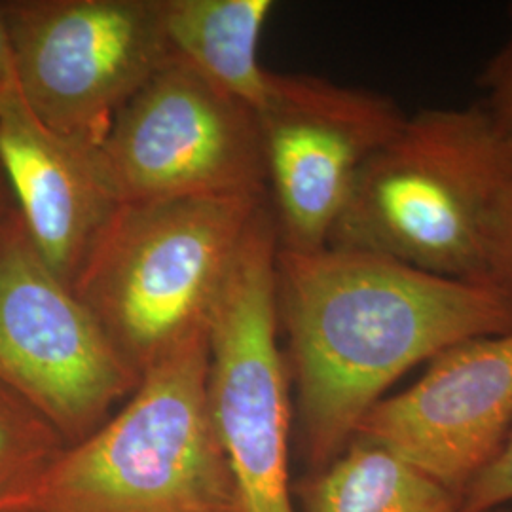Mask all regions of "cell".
Segmentation results:
<instances>
[{
    "mask_svg": "<svg viewBox=\"0 0 512 512\" xmlns=\"http://www.w3.org/2000/svg\"><path fill=\"white\" fill-rule=\"evenodd\" d=\"M18 88L48 128L101 145L171 57L162 0H8Z\"/></svg>",
    "mask_w": 512,
    "mask_h": 512,
    "instance_id": "52a82bcc",
    "label": "cell"
},
{
    "mask_svg": "<svg viewBox=\"0 0 512 512\" xmlns=\"http://www.w3.org/2000/svg\"><path fill=\"white\" fill-rule=\"evenodd\" d=\"M463 503L471 511H495L512 501V431L463 490Z\"/></svg>",
    "mask_w": 512,
    "mask_h": 512,
    "instance_id": "2e32d148",
    "label": "cell"
},
{
    "mask_svg": "<svg viewBox=\"0 0 512 512\" xmlns=\"http://www.w3.org/2000/svg\"><path fill=\"white\" fill-rule=\"evenodd\" d=\"M509 35L478 78L484 92L480 107L490 114L495 126L512 141V6L509 8Z\"/></svg>",
    "mask_w": 512,
    "mask_h": 512,
    "instance_id": "9a60e30c",
    "label": "cell"
},
{
    "mask_svg": "<svg viewBox=\"0 0 512 512\" xmlns=\"http://www.w3.org/2000/svg\"><path fill=\"white\" fill-rule=\"evenodd\" d=\"M16 88H18V74H16L14 50H12V40L0 8V110L4 107L6 99L10 97V93Z\"/></svg>",
    "mask_w": 512,
    "mask_h": 512,
    "instance_id": "ac0fdd59",
    "label": "cell"
},
{
    "mask_svg": "<svg viewBox=\"0 0 512 512\" xmlns=\"http://www.w3.org/2000/svg\"><path fill=\"white\" fill-rule=\"evenodd\" d=\"M101 152L122 205L270 196L255 110L179 55L114 116Z\"/></svg>",
    "mask_w": 512,
    "mask_h": 512,
    "instance_id": "ba28073f",
    "label": "cell"
},
{
    "mask_svg": "<svg viewBox=\"0 0 512 512\" xmlns=\"http://www.w3.org/2000/svg\"><path fill=\"white\" fill-rule=\"evenodd\" d=\"M486 283L497 289L512 304V188L505 196V202L501 205L495 222L488 253Z\"/></svg>",
    "mask_w": 512,
    "mask_h": 512,
    "instance_id": "e0dca14e",
    "label": "cell"
},
{
    "mask_svg": "<svg viewBox=\"0 0 512 512\" xmlns=\"http://www.w3.org/2000/svg\"><path fill=\"white\" fill-rule=\"evenodd\" d=\"M270 196L124 203L74 281L139 374L207 317Z\"/></svg>",
    "mask_w": 512,
    "mask_h": 512,
    "instance_id": "277c9868",
    "label": "cell"
},
{
    "mask_svg": "<svg viewBox=\"0 0 512 512\" xmlns=\"http://www.w3.org/2000/svg\"><path fill=\"white\" fill-rule=\"evenodd\" d=\"M0 173L38 253L73 287L122 207L101 145L42 124L16 88L0 110Z\"/></svg>",
    "mask_w": 512,
    "mask_h": 512,
    "instance_id": "8fae6325",
    "label": "cell"
},
{
    "mask_svg": "<svg viewBox=\"0 0 512 512\" xmlns=\"http://www.w3.org/2000/svg\"><path fill=\"white\" fill-rule=\"evenodd\" d=\"M67 442L33 406L0 384V512H33Z\"/></svg>",
    "mask_w": 512,
    "mask_h": 512,
    "instance_id": "5bb4252c",
    "label": "cell"
},
{
    "mask_svg": "<svg viewBox=\"0 0 512 512\" xmlns=\"http://www.w3.org/2000/svg\"><path fill=\"white\" fill-rule=\"evenodd\" d=\"M207 372L205 325L165 349L114 416L61 452L33 512H241Z\"/></svg>",
    "mask_w": 512,
    "mask_h": 512,
    "instance_id": "3957f363",
    "label": "cell"
},
{
    "mask_svg": "<svg viewBox=\"0 0 512 512\" xmlns=\"http://www.w3.org/2000/svg\"><path fill=\"white\" fill-rule=\"evenodd\" d=\"M277 311L315 473L348 448L410 368L465 340L512 330V304L492 285L329 245L277 251Z\"/></svg>",
    "mask_w": 512,
    "mask_h": 512,
    "instance_id": "6da1fadb",
    "label": "cell"
},
{
    "mask_svg": "<svg viewBox=\"0 0 512 512\" xmlns=\"http://www.w3.org/2000/svg\"><path fill=\"white\" fill-rule=\"evenodd\" d=\"M511 188L512 141L486 110L421 109L359 171L329 247L488 285L492 234Z\"/></svg>",
    "mask_w": 512,
    "mask_h": 512,
    "instance_id": "7a4b0ae2",
    "label": "cell"
},
{
    "mask_svg": "<svg viewBox=\"0 0 512 512\" xmlns=\"http://www.w3.org/2000/svg\"><path fill=\"white\" fill-rule=\"evenodd\" d=\"M12 207H14L12 194H10L8 186L4 183V177H2V173H0V219H2Z\"/></svg>",
    "mask_w": 512,
    "mask_h": 512,
    "instance_id": "d6986e66",
    "label": "cell"
},
{
    "mask_svg": "<svg viewBox=\"0 0 512 512\" xmlns=\"http://www.w3.org/2000/svg\"><path fill=\"white\" fill-rule=\"evenodd\" d=\"M279 239L270 202L256 215L207 317V399L241 512H294L291 399L279 349Z\"/></svg>",
    "mask_w": 512,
    "mask_h": 512,
    "instance_id": "5b68a950",
    "label": "cell"
},
{
    "mask_svg": "<svg viewBox=\"0 0 512 512\" xmlns=\"http://www.w3.org/2000/svg\"><path fill=\"white\" fill-rule=\"evenodd\" d=\"M306 512L471 511L450 486L384 446L353 439L348 448L302 486Z\"/></svg>",
    "mask_w": 512,
    "mask_h": 512,
    "instance_id": "4fadbf2b",
    "label": "cell"
},
{
    "mask_svg": "<svg viewBox=\"0 0 512 512\" xmlns=\"http://www.w3.org/2000/svg\"><path fill=\"white\" fill-rule=\"evenodd\" d=\"M272 12V0H162L171 52L255 114L270 86L258 42Z\"/></svg>",
    "mask_w": 512,
    "mask_h": 512,
    "instance_id": "7c38bea8",
    "label": "cell"
},
{
    "mask_svg": "<svg viewBox=\"0 0 512 512\" xmlns=\"http://www.w3.org/2000/svg\"><path fill=\"white\" fill-rule=\"evenodd\" d=\"M511 431L509 330L444 349L418 382L376 404L353 439L384 446L463 494Z\"/></svg>",
    "mask_w": 512,
    "mask_h": 512,
    "instance_id": "30bf717a",
    "label": "cell"
},
{
    "mask_svg": "<svg viewBox=\"0 0 512 512\" xmlns=\"http://www.w3.org/2000/svg\"><path fill=\"white\" fill-rule=\"evenodd\" d=\"M256 118L279 249L317 251L329 245L359 171L406 112L384 93L272 71Z\"/></svg>",
    "mask_w": 512,
    "mask_h": 512,
    "instance_id": "9c48e42d",
    "label": "cell"
},
{
    "mask_svg": "<svg viewBox=\"0 0 512 512\" xmlns=\"http://www.w3.org/2000/svg\"><path fill=\"white\" fill-rule=\"evenodd\" d=\"M0 384L67 446L90 437L141 384L137 368L40 256L16 207L0 219Z\"/></svg>",
    "mask_w": 512,
    "mask_h": 512,
    "instance_id": "8992f818",
    "label": "cell"
}]
</instances>
